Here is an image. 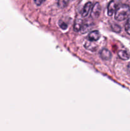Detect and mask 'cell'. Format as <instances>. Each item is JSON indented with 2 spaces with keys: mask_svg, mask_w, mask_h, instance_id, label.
<instances>
[{
  "mask_svg": "<svg viewBox=\"0 0 130 131\" xmlns=\"http://www.w3.org/2000/svg\"><path fill=\"white\" fill-rule=\"evenodd\" d=\"M70 1V0H58L57 5L60 8H64L67 6Z\"/></svg>",
  "mask_w": 130,
  "mask_h": 131,
  "instance_id": "8fae6325",
  "label": "cell"
},
{
  "mask_svg": "<svg viewBox=\"0 0 130 131\" xmlns=\"http://www.w3.org/2000/svg\"><path fill=\"white\" fill-rule=\"evenodd\" d=\"M84 47L86 49L90 51H95L98 49V45L94 42V41H90L88 40V41L85 42L84 44Z\"/></svg>",
  "mask_w": 130,
  "mask_h": 131,
  "instance_id": "5b68a950",
  "label": "cell"
},
{
  "mask_svg": "<svg viewBox=\"0 0 130 131\" xmlns=\"http://www.w3.org/2000/svg\"><path fill=\"white\" fill-rule=\"evenodd\" d=\"M59 26L61 27V29H66V28H67L68 25L66 24V23H64V22L61 21H61H59Z\"/></svg>",
  "mask_w": 130,
  "mask_h": 131,
  "instance_id": "5bb4252c",
  "label": "cell"
},
{
  "mask_svg": "<svg viewBox=\"0 0 130 131\" xmlns=\"http://www.w3.org/2000/svg\"><path fill=\"white\" fill-rule=\"evenodd\" d=\"M100 56L103 60H109L112 57V54L107 49H103L100 51Z\"/></svg>",
  "mask_w": 130,
  "mask_h": 131,
  "instance_id": "ba28073f",
  "label": "cell"
},
{
  "mask_svg": "<svg viewBox=\"0 0 130 131\" xmlns=\"http://www.w3.org/2000/svg\"><path fill=\"white\" fill-rule=\"evenodd\" d=\"M130 15V7L129 5L124 4L119 5L115 12V19L118 21H122L127 19Z\"/></svg>",
  "mask_w": 130,
  "mask_h": 131,
  "instance_id": "6da1fadb",
  "label": "cell"
},
{
  "mask_svg": "<svg viewBox=\"0 0 130 131\" xmlns=\"http://www.w3.org/2000/svg\"><path fill=\"white\" fill-rule=\"evenodd\" d=\"M99 38H100V34H99V32L97 30L93 31L90 33H89V34L87 36V38L89 40L94 41V42L98 40Z\"/></svg>",
  "mask_w": 130,
  "mask_h": 131,
  "instance_id": "8992f818",
  "label": "cell"
},
{
  "mask_svg": "<svg viewBox=\"0 0 130 131\" xmlns=\"http://www.w3.org/2000/svg\"><path fill=\"white\" fill-rule=\"evenodd\" d=\"M101 5L99 3H96L93 6L90 12V16L93 19H97L101 13Z\"/></svg>",
  "mask_w": 130,
  "mask_h": 131,
  "instance_id": "3957f363",
  "label": "cell"
},
{
  "mask_svg": "<svg viewBox=\"0 0 130 131\" xmlns=\"http://www.w3.org/2000/svg\"><path fill=\"white\" fill-rule=\"evenodd\" d=\"M118 56L120 58L123 60H127L130 58L129 54L125 50H120L118 52Z\"/></svg>",
  "mask_w": 130,
  "mask_h": 131,
  "instance_id": "30bf717a",
  "label": "cell"
},
{
  "mask_svg": "<svg viewBox=\"0 0 130 131\" xmlns=\"http://www.w3.org/2000/svg\"><path fill=\"white\" fill-rule=\"evenodd\" d=\"M111 28H112V30L114 32H116V33H120L121 32V28L120 27V26H119L118 24H112L111 25Z\"/></svg>",
  "mask_w": 130,
  "mask_h": 131,
  "instance_id": "7c38bea8",
  "label": "cell"
},
{
  "mask_svg": "<svg viewBox=\"0 0 130 131\" xmlns=\"http://www.w3.org/2000/svg\"><path fill=\"white\" fill-rule=\"evenodd\" d=\"M93 25V23L91 22H90L89 20H87L86 22H84V24H83L82 27V29H80V31L82 33H87V31H89L90 30V29L91 28V26Z\"/></svg>",
  "mask_w": 130,
  "mask_h": 131,
  "instance_id": "9c48e42d",
  "label": "cell"
},
{
  "mask_svg": "<svg viewBox=\"0 0 130 131\" xmlns=\"http://www.w3.org/2000/svg\"><path fill=\"white\" fill-rule=\"evenodd\" d=\"M125 30L126 33L130 35V18H129L126 22V25H125Z\"/></svg>",
  "mask_w": 130,
  "mask_h": 131,
  "instance_id": "4fadbf2b",
  "label": "cell"
},
{
  "mask_svg": "<svg viewBox=\"0 0 130 131\" xmlns=\"http://www.w3.org/2000/svg\"><path fill=\"white\" fill-rule=\"evenodd\" d=\"M127 69H128L129 71L130 72V63L128 64V65H127Z\"/></svg>",
  "mask_w": 130,
  "mask_h": 131,
  "instance_id": "2e32d148",
  "label": "cell"
},
{
  "mask_svg": "<svg viewBox=\"0 0 130 131\" xmlns=\"http://www.w3.org/2000/svg\"><path fill=\"white\" fill-rule=\"evenodd\" d=\"M121 1L120 0H112L108 5V15L112 16L120 5Z\"/></svg>",
  "mask_w": 130,
  "mask_h": 131,
  "instance_id": "7a4b0ae2",
  "label": "cell"
},
{
  "mask_svg": "<svg viewBox=\"0 0 130 131\" xmlns=\"http://www.w3.org/2000/svg\"><path fill=\"white\" fill-rule=\"evenodd\" d=\"M84 21L82 19L79 17L76 18L75 21V24H74V31L76 32L80 31L84 24Z\"/></svg>",
  "mask_w": 130,
  "mask_h": 131,
  "instance_id": "52a82bcc",
  "label": "cell"
},
{
  "mask_svg": "<svg viewBox=\"0 0 130 131\" xmlns=\"http://www.w3.org/2000/svg\"><path fill=\"white\" fill-rule=\"evenodd\" d=\"M34 3H36V5H38V6H40V5H42L43 2L45 1V0H34Z\"/></svg>",
  "mask_w": 130,
  "mask_h": 131,
  "instance_id": "9a60e30c",
  "label": "cell"
},
{
  "mask_svg": "<svg viewBox=\"0 0 130 131\" xmlns=\"http://www.w3.org/2000/svg\"><path fill=\"white\" fill-rule=\"evenodd\" d=\"M92 7H93V4L91 2H87L85 5L82 11V16L83 17H85L89 15V12L91 10Z\"/></svg>",
  "mask_w": 130,
  "mask_h": 131,
  "instance_id": "277c9868",
  "label": "cell"
}]
</instances>
